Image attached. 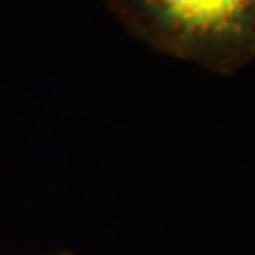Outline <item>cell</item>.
I'll return each mask as SVG.
<instances>
[{"mask_svg": "<svg viewBox=\"0 0 255 255\" xmlns=\"http://www.w3.org/2000/svg\"><path fill=\"white\" fill-rule=\"evenodd\" d=\"M127 28L171 56L234 74L255 61V0H106Z\"/></svg>", "mask_w": 255, "mask_h": 255, "instance_id": "1", "label": "cell"}]
</instances>
